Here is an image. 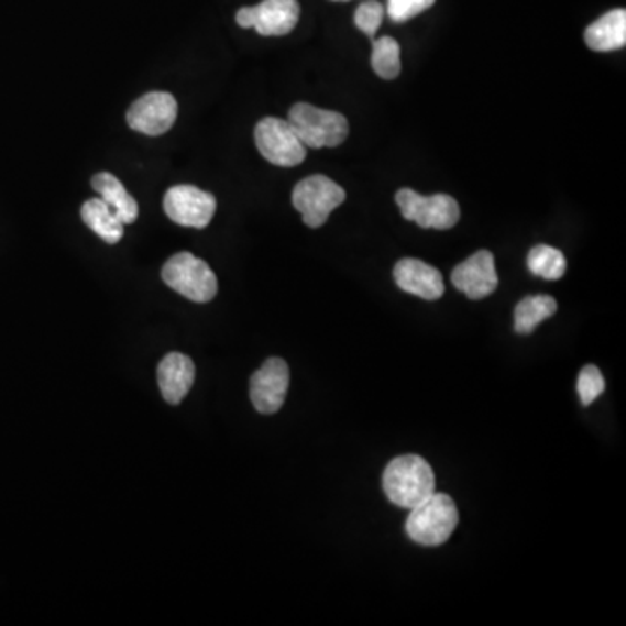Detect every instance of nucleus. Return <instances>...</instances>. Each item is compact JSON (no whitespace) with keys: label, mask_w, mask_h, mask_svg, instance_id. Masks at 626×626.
<instances>
[{"label":"nucleus","mask_w":626,"mask_h":626,"mask_svg":"<svg viewBox=\"0 0 626 626\" xmlns=\"http://www.w3.org/2000/svg\"><path fill=\"white\" fill-rule=\"evenodd\" d=\"M386 498L398 508L411 510L436 493V473L421 457L404 454L388 463L383 473Z\"/></svg>","instance_id":"1"},{"label":"nucleus","mask_w":626,"mask_h":626,"mask_svg":"<svg viewBox=\"0 0 626 626\" xmlns=\"http://www.w3.org/2000/svg\"><path fill=\"white\" fill-rule=\"evenodd\" d=\"M460 523L457 503L448 494L433 493L425 502L411 508L407 517L406 532L415 543L439 547L451 538Z\"/></svg>","instance_id":"2"},{"label":"nucleus","mask_w":626,"mask_h":626,"mask_svg":"<svg viewBox=\"0 0 626 626\" xmlns=\"http://www.w3.org/2000/svg\"><path fill=\"white\" fill-rule=\"evenodd\" d=\"M287 121L307 149H334L349 136L347 117L308 103L290 108Z\"/></svg>","instance_id":"3"},{"label":"nucleus","mask_w":626,"mask_h":626,"mask_svg":"<svg viewBox=\"0 0 626 626\" xmlns=\"http://www.w3.org/2000/svg\"><path fill=\"white\" fill-rule=\"evenodd\" d=\"M162 281L196 304H208L218 293V278L208 263L191 253H178L162 268Z\"/></svg>","instance_id":"4"},{"label":"nucleus","mask_w":626,"mask_h":626,"mask_svg":"<svg viewBox=\"0 0 626 626\" xmlns=\"http://www.w3.org/2000/svg\"><path fill=\"white\" fill-rule=\"evenodd\" d=\"M347 199L343 188L328 176L314 175L301 179L293 190V206L310 229H319L334 209Z\"/></svg>","instance_id":"5"},{"label":"nucleus","mask_w":626,"mask_h":626,"mask_svg":"<svg viewBox=\"0 0 626 626\" xmlns=\"http://www.w3.org/2000/svg\"><path fill=\"white\" fill-rule=\"evenodd\" d=\"M254 142L260 154L274 166H299L307 157V146L299 140L289 121L265 117L254 129Z\"/></svg>","instance_id":"6"},{"label":"nucleus","mask_w":626,"mask_h":626,"mask_svg":"<svg viewBox=\"0 0 626 626\" xmlns=\"http://www.w3.org/2000/svg\"><path fill=\"white\" fill-rule=\"evenodd\" d=\"M398 209L407 221L421 229L449 230L460 221V204L446 194L421 196L411 188H403L395 196Z\"/></svg>","instance_id":"7"},{"label":"nucleus","mask_w":626,"mask_h":626,"mask_svg":"<svg viewBox=\"0 0 626 626\" xmlns=\"http://www.w3.org/2000/svg\"><path fill=\"white\" fill-rule=\"evenodd\" d=\"M237 25L254 29L263 37H281L295 30L299 21L298 0H263L237 11Z\"/></svg>","instance_id":"8"},{"label":"nucleus","mask_w":626,"mask_h":626,"mask_svg":"<svg viewBox=\"0 0 626 626\" xmlns=\"http://www.w3.org/2000/svg\"><path fill=\"white\" fill-rule=\"evenodd\" d=\"M164 211L176 224L206 229L216 212V197L191 185H176L164 196Z\"/></svg>","instance_id":"9"},{"label":"nucleus","mask_w":626,"mask_h":626,"mask_svg":"<svg viewBox=\"0 0 626 626\" xmlns=\"http://www.w3.org/2000/svg\"><path fill=\"white\" fill-rule=\"evenodd\" d=\"M178 101L171 92L154 91L138 98L128 110L129 128L146 136H161L175 125Z\"/></svg>","instance_id":"10"},{"label":"nucleus","mask_w":626,"mask_h":626,"mask_svg":"<svg viewBox=\"0 0 626 626\" xmlns=\"http://www.w3.org/2000/svg\"><path fill=\"white\" fill-rule=\"evenodd\" d=\"M289 367L283 359L272 358L251 376V403L262 415H275L286 400Z\"/></svg>","instance_id":"11"},{"label":"nucleus","mask_w":626,"mask_h":626,"mask_svg":"<svg viewBox=\"0 0 626 626\" xmlns=\"http://www.w3.org/2000/svg\"><path fill=\"white\" fill-rule=\"evenodd\" d=\"M452 284L470 299H482L493 295L498 287V274L494 256L490 251H477L469 260L452 270Z\"/></svg>","instance_id":"12"},{"label":"nucleus","mask_w":626,"mask_h":626,"mask_svg":"<svg viewBox=\"0 0 626 626\" xmlns=\"http://www.w3.org/2000/svg\"><path fill=\"white\" fill-rule=\"evenodd\" d=\"M394 278L400 289L418 298L439 299L444 295V281L439 270L419 262L415 257H404L395 265Z\"/></svg>","instance_id":"13"},{"label":"nucleus","mask_w":626,"mask_h":626,"mask_svg":"<svg viewBox=\"0 0 626 626\" xmlns=\"http://www.w3.org/2000/svg\"><path fill=\"white\" fill-rule=\"evenodd\" d=\"M158 388L166 403H182L196 382V364L183 353H167L157 370Z\"/></svg>","instance_id":"14"},{"label":"nucleus","mask_w":626,"mask_h":626,"mask_svg":"<svg viewBox=\"0 0 626 626\" xmlns=\"http://www.w3.org/2000/svg\"><path fill=\"white\" fill-rule=\"evenodd\" d=\"M586 46L597 53L618 51L626 44V11L614 9L586 29Z\"/></svg>","instance_id":"15"},{"label":"nucleus","mask_w":626,"mask_h":626,"mask_svg":"<svg viewBox=\"0 0 626 626\" xmlns=\"http://www.w3.org/2000/svg\"><path fill=\"white\" fill-rule=\"evenodd\" d=\"M91 185L100 199L105 200L117 212L122 223L131 224L138 220V215H140L138 202L129 196V191L125 190L121 179L116 178L110 173H98V175L92 176Z\"/></svg>","instance_id":"16"},{"label":"nucleus","mask_w":626,"mask_h":626,"mask_svg":"<svg viewBox=\"0 0 626 626\" xmlns=\"http://www.w3.org/2000/svg\"><path fill=\"white\" fill-rule=\"evenodd\" d=\"M80 216H83L84 223L88 224L89 229L96 235L101 237L107 244H117L124 237L125 224L105 200H86L80 209Z\"/></svg>","instance_id":"17"},{"label":"nucleus","mask_w":626,"mask_h":626,"mask_svg":"<svg viewBox=\"0 0 626 626\" xmlns=\"http://www.w3.org/2000/svg\"><path fill=\"white\" fill-rule=\"evenodd\" d=\"M557 301L552 296H527L515 307V331L529 334L545 319L556 316Z\"/></svg>","instance_id":"18"},{"label":"nucleus","mask_w":626,"mask_h":626,"mask_svg":"<svg viewBox=\"0 0 626 626\" xmlns=\"http://www.w3.org/2000/svg\"><path fill=\"white\" fill-rule=\"evenodd\" d=\"M527 268L538 277L559 281L564 277L568 262L562 251L556 250L552 245L539 244L527 254Z\"/></svg>","instance_id":"19"},{"label":"nucleus","mask_w":626,"mask_h":626,"mask_svg":"<svg viewBox=\"0 0 626 626\" xmlns=\"http://www.w3.org/2000/svg\"><path fill=\"white\" fill-rule=\"evenodd\" d=\"M371 65L376 72L377 77L385 80L397 79L400 74V46L392 37L376 39L373 42V54H371Z\"/></svg>","instance_id":"20"},{"label":"nucleus","mask_w":626,"mask_h":626,"mask_svg":"<svg viewBox=\"0 0 626 626\" xmlns=\"http://www.w3.org/2000/svg\"><path fill=\"white\" fill-rule=\"evenodd\" d=\"M606 391V382L598 371L597 365H586L583 367L578 377V394H580L581 404L590 406L597 400L598 395Z\"/></svg>","instance_id":"21"},{"label":"nucleus","mask_w":626,"mask_h":626,"mask_svg":"<svg viewBox=\"0 0 626 626\" xmlns=\"http://www.w3.org/2000/svg\"><path fill=\"white\" fill-rule=\"evenodd\" d=\"M383 17H385V9L377 2V0H367L364 4L359 6L358 11H355V17H353V23L358 25L359 30H362L365 35H370L371 39L376 35L377 29L382 26Z\"/></svg>","instance_id":"22"},{"label":"nucleus","mask_w":626,"mask_h":626,"mask_svg":"<svg viewBox=\"0 0 626 626\" xmlns=\"http://www.w3.org/2000/svg\"><path fill=\"white\" fill-rule=\"evenodd\" d=\"M433 4H436V0H388L386 13L395 23H404V21L424 13Z\"/></svg>","instance_id":"23"},{"label":"nucleus","mask_w":626,"mask_h":626,"mask_svg":"<svg viewBox=\"0 0 626 626\" xmlns=\"http://www.w3.org/2000/svg\"><path fill=\"white\" fill-rule=\"evenodd\" d=\"M334 2H347V0H334Z\"/></svg>","instance_id":"24"}]
</instances>
